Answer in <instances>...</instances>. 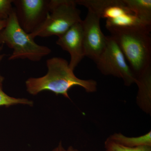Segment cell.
I'll return each mask as SVG.
<instances>
[{
  "mask_svg": "<svg viewBox=\"0 0 151 151\" xmlns=\"http://www.w3.org/2000/svg\"><path fill=\"white\" fill-rule=\"evenodd\" d=\"M107 151H151V146H144L137 147H127L113 142L108 138L104 143Z\"/></svg>",
  "mask_w": 151,
  "mask_h": 151,
  "instance_id": "5bb4252c",
  "label": "cell"
},
{
  "mask_svg": "<svg viewBox=\"0 0 151 151\" xmlns=\"http://www.w3.org/2000/svg\"><path fill=\"white\" fill-rule=\"evenodd\" d=\"M135 77L151 68V30L128 28L109 31Z\"/></svg>",
  "mask_w": 151,
  "mask_h": 151,
  "instance_id": "7a4b0ae2",
  "label": "cell"
},
{
  "mask_svg": "<svg viewBox=\"0 0 151 151\" xmlns=\"http://www.w3.org/2000/svg\"><path fill=\"white\" fill-rule=\"evenodd\" d=\"M105 151H106V150H105Z\"/></svg>",
  "mask_w": 151,
  "mask_h": 151,
  "instance_id": "ffe728a7",
  "label": "cell"
},
{
  "mask_svg": "<svg viewBox=\"0 0 151 151\" xmlns=\"http://www.w3.org/2000/svg\"><path fill=\"white\" fill-rule=\"evenodd\" d=\"M6 23L7 20L0 21V32L5 27Z\"/></svg>",
  "mask_w": 151,
  "mask_h": 151,
  "instance_id": "ac0fdd59",
  "label": "cell"
},
{
  "mask_svg": "<svg viewBox=\"0 0 151 151\" xmlns=\"http://www.w3.org/2000/svg\"><path fill=\"white\" fill-rule=\"evenodd\" d=\"M52 151H80L78 149L75 148L73 146H69L65 149L63 146L62 143L60 142L58 145Z\"/></svg>",
  "mask_w": 151,
  "mask_h": 151,
  "instance_id": "2e32d148",
  "label": "cell"
},
{
  "mask_svg": "<svg viewBox=\"0 0 151 151\" xmlns=\"http://www.w3.org/2000/svg\"><path fill=\"white\" fill-rule=\"evenodd\" d=\"M136 16L146 25L151 27V0H124Z\"/></svg>",
  "mask_w": 151,
  "mask_h": 151,
  "instance_id": "8fae6325",
  "label": "cell"
},
{
  "mask_svg": "<svg viewBox=\"0 0 151 151\" xmlns=\"http://www.w3.org/2000/svg\"><path fill=\"white\" fill-rule=\"evenodd\" d=\"M135 84L138 92L137 103L141 110L147 114L151 113V68L136 77Z\"/></svg>",
  "mask_w": 151,
  "mask_h": 151,
  "instance_id": "30bf717a",
  "label": "cell"
},
{
  "mask_svg": "<svg viewBox=\"0 0 151 151\" xmlns=\"http://www.w3.org/2000/svg\"><path fill=\"white\" fill-rule=\"evenodd\" d=\"M73 0H50V10L44 22L30 35L45 37L52 36L58 37L82 20L80 11Z\"/></svg>",
  "mask_w": 151,
  "mask_h": 151,
  "instance_id": "5b68a950",
  "label": "cell"
},
{
  "mask_svg": "<svg viewBox=\"0 0 151 151\" xmlns=\"http://www.w3.org/2000/svg\"><path fill=\"white\" fill-rule=\"evenodd\" d=\"M82 21L76 24L65 34L59 37L56 42L63 50L70 54V59L68 65L73 71L85 56Z\"/></svg>",
  "mask_w": 151,
  "mask_h": 151,
  "instance_id": "9c48e42d",
  "label": "cell"
},
{
  "mask_svg": "<svg viewBox=\"0 0 151 151\" xmlns=\"http://www.w3.org/2000/svg\"><path fill=\"white\" fill-rule=\"evenodd\" d=\"M68 64L66 60L61 58L53 57L47 60V73L42 77H31L26 81L28 92L36 95L42 91H49L70 99L68 91L74 86H80L88 93L97 91L96 81L78 78L70 69Z\"/></svg>",
  "mask_w": 151,
  "mask_h": 151,
  "instance_id": "6da1fadb",
  "label": "cell"
},
{
  "mask_svg": "<svg viewBox=\"0 0 151 151\" xmlns=\"http://www.w3.org/2000/svg\"><path fill=\"white\" fill-rule=\"evenodd\" d=\"M121 145L127 147H137L141 146H151V131L138 137H127L121 133H116L108 137Z\"/></svg>",
  "mask_w": 151,
  "mask_h": 151,
  "instance_id": "7c38bea8",
  "label": "cell"
},
{
  "mask_svg": "<svg viewBox=\"0 0 151 151\" xmlns=\"http://www.w3.org/2000/svg\"><path fill=\"white\" fill-rule=\"evenodd\" d=\"M18 104H22L32 106L33 105V102L32 100L26 98H17L10 97L3 91L2 83L0 82V107L5 106L8 108Z\"/></svg>",
  "mask_w": 151,
  "mask_h": 151,
  "instance_id": "4fadbf2b",
  "label": "cell"
},
{
  "mask_svg": "<svg viewBox=\"0 0 151 151\" xmlns=\"http://www.w3.org/2000/svg\"><path fill=\"white\" fill-rule=\"evenodd\" d=\"M100 19L97 14L88 9L86 18L82 21L85 56L94 62L105 50L108 41V36L101 30Z\"/></svg>",
  "mask_w": 151,
  "mask_h": 151,
  "instance_id": "ba28073f",
  "label": "cell"
},
{
  "mask_svg": "<svg viewBox=\"0 0 151 151\" xmlns=\"http://www.w3.org/2000/svg\"><path fill=\"white\" fill-rule=\"evenodd\" d=\"M13 0H0V21L7 20L14 10Z\"/></svg>",
  "mask_w": 151,
  "mask_h": 151,
  "instance_id": "9a60e30c",
  "label": "cell"
},
{
  "mask_svg": "<svg viewBox=\"0 0 151 151\" xmlns=\"http://www.w3.org/2000/svg\"></svg>",
  "mask_w": 151,
  "mask_h": 151,
  "instance_id": "d6986e66",
  "label": "cell"
},
{
  "mask_svg": "<svg viewBox=\"0 0 151 151\" xmlns=\"http://www.w3.org/2000/svg\"><path fill=\"white\" fill-rule=\"evenodd\" d=\"M95 63L102 74L122 78L125 86H129L136 83V77L124 54L111 36H108L105 50Z\"/></svg>",
  "mask_w": 151,
  "mask_h": 151,
  "instance_id": "8992f818",
  "label": "cell"
},
{
  "mask_svg": "<svg viewBox=\"0 0 151 151\" xmlns=\"http://www.w3.org/2000/svg\"><path fill=\"white\" fill-rule=\"evenodd\" d=\"M12 3L19 25L28 34L40 26L50 10V0H13Z\"/></svg>",
  "mask_w": 151,
  "mask_h": 151,
  "instance_id": "52a82bcc",
  "label": "cell"
},
{
  "mask_svg": "<svg viewBox=\"0 0 151 151\" xmlns=\"http://www.w3.org/2000/svg\"><path fill=\"white\" fill-rule=\"evenodd\" d=\"M3 45H1V46H0V63H1L3 58H4V57L5 56V54H2L1 53V52L3 49ZM4 79V78L0 74V82L2 83Z\"/></svg>",
  "mask_w": 151,
  "mask_h": 151,
  "instance_id": "e0dca14e",
  "label": "cell"
},
{
  "mask_svg": "<svg viewBox=\"0 0 151 151\" xmlns=\"http://www.w3.org/2000/svg\"><path fill=\"white\" fill-rule=\"evenodd\" d=\"M76 4L84 6L106 19L108 31L128 28H142L151 30L127 5L124 0H75Z\"/></svg>",
  "mask_w": 151,
  "mask_h": 151,
  "instance_id": "277c9868",
  "label": "cell"
},
{
  "mask_svg": "<svg viewBox=\"0 0 151 151\" xmlns=\"http://www.w3.org/2000/svg\"><path fill=\"white\" fill-rule=\"evenodd\" d=\"M0 44H5L13 50L9 60L28 59L37 62L51 52L47 47L39 45L19 25L14 10L13 11L4 28L0 32Z\"/></svg>",
  "mask_w": 151,
  "mask_h": 151,
  "instance_id": "3957f363",
  "label": "cell"
}]
</instances>
